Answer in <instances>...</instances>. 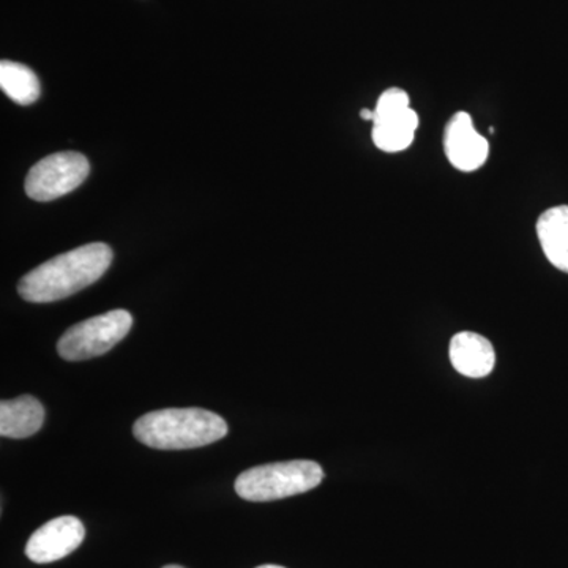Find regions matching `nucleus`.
<instances>
[{
  "label": "nucleus",
  "mask_w": 568,
  "mask_h": 568,
  "mask_svg": "<svg viewBox=\"0 0 568 568\" xmlns=\"http://www.w3.org/2000/svg\"><path fill=\"white\" fill-rule=\"evenodd\" d=\"M84 537V525L77 517L54 518L32 534L26 556L36 564L55 562L80 548Z\"/></svg>",
  "instance_id": "obj_8"
},
{
  "label": "nucleus",
  "mask_w": 568,
  "mask_h": 568,
  "mask_svg": "<svg viewBox=\"0 0 568 568\" xmlns=\"http://www.w3.org/2000/svg\"><path fill=\"white\" fill-rule=\"evenodd\" d=\"M91 164L82 153L59 152L40 160L26 178V193L33 201L48 203L65 196L88 179Z\"/></svg>",
  "instance_id": "obj_5"
},
{
  "label": "nucleus",
  "mask_w": 568,
  "mask_h": 568,
  "mask_svg": "<svg viewBox=\"0 0 568 568\" xmlns=\"http://www.w3.org/2000/svg\"><path fill=\"white\" fill-rule=\"evenodd\" d=\"M361 118L364 119V121L373 122V121H375V111L362 110Z\"/></svg>",
  "instance_id": "obj_13"
},
{
  "label": "nucleus",
  "mask_w": 568,
  "mask_h": 568,
  "mask_svg": "<svg viewBox=\"0 0 568 568\" xmlns=\"http://www.w3.org/2000/svg\"><path fill=\"white\" fill-rule=\"evenodd\" d=\"M133 325V316L125 310H114L73 325L61 336L58 353L70 362L89 361L106 354L119 345Z\"/></svg>",
  "instance_id": "obj_4"
},
{
  "label": "nucleus",
  "mask_w": 568,
  "mask_h": 568,
  "mask_svg": "<svg viewBox=\"0 0 568 568\" xmlns=\"http://www.w3.org/2000/svg\"><path fill=\"white\" fill-rule=\"evenodd\" d=\"M163 568H183L181 566H166V567H163Z\"/></svg>",
  "instance_id": "obj_15"
},
{
  "label": "nucleus",
  "mask_w": 568,
  "mask_h": 568,
  "mask_svg": "<svg viewBox=\"0 0 568 568\" xmlns=\"http://www.w3.org/2000/svg\"><path fill=\"white\" fill-rule=\"evenodd\" d=\"M133 435L144 446L159 450H186L223 439L227 424L219 414L200 407L162 409L138 418Z\"/></svg>",
  "instance_id": "obj_2"
},
{
  "label": "nucleus",
  "mask_w": 568,
  "mask_h": 568,
  "mask_svg": "<svg viewBox=\"0 0 568 568\" xmlns=\"http://www.w3.org/2000/svg\"><path fill=\"white\" fill-rule=\"evenodd\" d=\"M323 467L310 459L272 463L245 470L235 480V493L250 503H271L320 487Z\"/></svg>",
  "instance_id": "obj_3"
},
{
  "label": "nucleus",
  "mask_w": 568,
  "mask_h": 568,
  "mask_svg": "<svg viewBox=\"0 0 568 568\" xmlns=\"http://www.w3.org/2000/svg\"><path fill=\"white\" fill-rule=\"evenodd\" d=\"M44 424V407L36 396L0 403V435L10 439H26L39 433Z\"/></svg>",
  "instance_id": "obj_10"
},
{
  "label": "nucleus",
  "mask_w": 568,
  "mask_h": 568,
  "mask_svg": "<svg viewBox=\"0 0 568 568\" xmlns=\"http://www.w3.org/2000/svg\"><path fill=\"white\" fill-rule=\"evenodd\" d=\"M450 361L463 376L478 379L493 372L496 354L485 336L474 332H462L452 338Z\"/></svg>",
  "instance_id": "obj_9"
},
{
  "label": "nucleus",
  "mask_w": 568,
  "mask_h": 568,
  "mask_svg": "<svg viewBox=\"0 0 568 568\" xmlns=\"http://www.w3.org/2000/svg\"><path fill=\"white\" fill-rule=\"evenodd\" d=\"M0 88L22 106L36 103L41 92L37 74L29 67L11 61L0 63Z\"/></svg>",
  "instance_id": "obj_12"
},
{
  "label": "nucleus",
  "mask_w": 568,
  "mask_h": 568,
  "mask_svg": "<svg viewBox=\"0 0 568 568\" xmlns=\"http://www.w3.org/2000/svg\"><path fill=\"white\" fill-rule=\"evenodd\" d=\"M537 235L549 263L568 274V205H556L541 213Z\"/></svg>",
  "instance_id": "obj_11"
},
{
  "label": "nucleus",
  "mask_w": 568,
  "mask_h": 568,
  "mask_svg": "<svg viewBox=\"0 0 568 568\" xmlns=\"http://www.w3.org/2000/svg\"><path fill=\"white\" fill-rule=\"evenodd\" d=\"M444 152L455 170L474 173L487 163L489 142L477 132L473 118L459 111L444 130Z\"/></svg>",
  "instance_id": "obj_7"
},
{
  "label": "nucleus",
  "mask_w": 568,
  "mask_h": 568,
  "mask_svg": "<svg viewBox=\"0 0 568 568\" xmlns=\"http://www.w3.org/2000/svg\"><path fill=\"white\" fill-rule=\"evenodd\" d=\"M417 112L410 108L409 95L399 88L387 89L377 100L373 121V142L379 151H406L416 138Z\"/></svg>",
  "instance_id": "obj_6"
},
{
  "label": "nucleus",
  "mask_w": 568,
  "mask_h": 568,
  "mask_svg": "<svg viewBox=\"0 0 568 568\" xmlns=\"http://www.w3.org/2000/svg\"><path fill=\"white\" fill-rule=\"evenodd\" d=\"M256 568H284V567H280V566H261V567H256Z\"/></svg>",
  "instance_id": "obj_14"
},
{
  "label": "nucleus",
  "mask_w": 568,
  "mask_h": 568,
  "mask_svg": "<svg viewBox=\"0 0 568 568\" xmlns=\"http://www.w3.org/2000/svg\"><path fill=\"white\" fill-rule=\"evenodd\" d=\"M112 263V250L102 242L80 246L29 272L18 293L32 304H51L99 282Z\"/></svg>",
  "instance_id": "obj_1"
}]
</instances>
